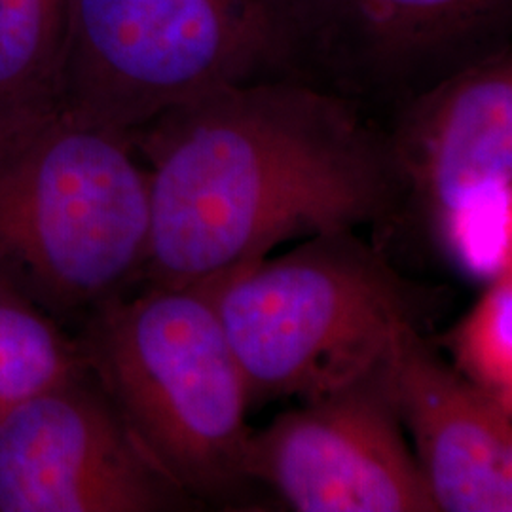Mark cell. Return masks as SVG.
Wrapping results in <instances>:
<instances>
[{"label":"cell","mask_w":512,"mask_h":512,"mask_svg":"<svg viewBox=\"0 0 512 512\" xmlns=\"http://www.w3.org/2000/svg\"><path fill=\"white\" fill-rule=\"evenodd\" d=\"M148 230L128 135L63 112L0 135V283L59 323L141 283Z\"/></svg>","instance_id":"2"},{"label":"cell","mask_w":512,"mask_h":512,"mask_svg":"<svg viewBox=\"0 0 512 512\" xmlns=\"http://www.w3.org/2000/svg\"><path fill=\"white\" fill-rule=\"evenodd\" d=\"M431 342L448 351L461 376L512 410V260L488 279L471 310Z\"/></svg>","instance_id":"13"},{"label":"cell","mask_w":512,"mask_h":512,"mask_svg":"<svg viewBox=\"0 0 512 512\" xmlns=\"http://www.w3.org/2000/svg\"><path fill=\"white\" fill-rule=\"evenodd\" d=\"M76 336L93 378L165 475L202 505L245 494L251 401L209 283L122 294Z\"/></svg>","instance_id":"4"},{"label":"cell","mask_w":512,"mask_h":512,"mask_svg":"<svg viewBox=\"0 0 512 512\" xmlns=\"http://www.w3.org/2000/svg\"><path fill=\"white\" fill-rule=\"evenodd\" d=\"M207 283L251 404L308 401L365 376L401 330L427 332L446 298L399 274L355 230L313 234Z\"/></svg>","instance_id":"3"},{"label":"cell","mask_w":512,"mask_h":512,"mask_svg":"<svg viewBox=\"0 0 512 512\" xmlns=\"http://www.w3.org/2000/svg\"><path fill=\"white\" fill-rule=\"evenodd\" d=\"M245 471L300 512H439L382 363L251 433Z\"/></svg>","instance_id":"8"},{"label":"cell","mask_w":512,"mask_h":512,"mask_svg":"<svg viewBox=\"0 0 512 512\" xmlns=\"http://www.w3.org/2000/svg\"><path fill=\"white\" fill-rule=\"evenodd\" d=\"M148 177L141 283L200 285L275 245L389 226L387 133L346 97L287 78L228 86L165 110L128 135Z\"/></svg>","instance_id":"1"},{"label":"cell","mask_w":512,"mask_h":512,"mask_svg":"<svg viewBox=\"0 0 512 512\" xmlns=\"http://www.w3.org/2000/svg\"><path fill=\"white\" fill-rule=\"evenodd\" d=\"M404 230L450 270L490 279L512 260V59L499 48L408 99L387 133Z\"/></svg>","instance_id":"6"},{"label":"cell","mask_w":512,"mask_h":512,"mask_svg":"<svg viewBox=\"0 0 512 512\" xmlns=\"http://www.w3.org/2000/svg\"><path fill=\"white\" fill-rule=\"evenodd\" d=\"M202 507L148 456L90 368L40 391L0 427V512Z\"/></svg>","instance_id":"7"},{"label":"cell","mask_w":512,"mask_h":512,"mask_svg":"<svg viewBox=\"0 0 512 512\" xmlns=\"http://www.w3.org/2000/svg\"><path fill=\"white\" fill-rule=\"evenodd\" d=\"M73 0H0V135L59 112Z\"/></svg>","instance_id":"11"},{"label":"cell","mask_w":512,"mask_h":512,"mask_svg":"<svg viewBox=\"0 0 512 512\" xmlns=\"http://www.w3.org/2000/svg\"><path fill=\"white\" fill-rule=\"evenodd\" d=\"M84 368L78 336L0 283V427L21 404Z\"/></svg>","instance_id":"12"},{"label":"cell","mask_w":512,"mask_h":512,"mask_svg":"<svg viewBox=\"0 0 512 512\" xmlns=\"http://www.w3.org/2000/svg\"><path fill=\"white\" fill-rule=\"evenodd\" d=\"M382 370L439 512H511V408L461 376L414 327L395 336Z\"/></svg>","instance_id":"9"},{"label":"cell","mask_w":512,"mask_h":512,"mask_svg":"<svg viewBox=\"0 0 512 512\" xmlns=\"http://www.w3.org/2000/svg\"><path fill=\"white\" fill-rule=\"evenodd\" d=\"M310 46L306 0H73L59 112L129 135L196 97L281 78Z\"/></svg>","instance_id":"5"},{"label":"cell","mask_w":512,"mask_h":512,"mask_svg":"<svg viewBox=\"0 0 512 512\" xmlns=\"http://www.w3.org/2000/svg\"><path fill=\"white\" fill-rule=\"evenodd\" d=\"M313 46L376 82L440 78L482 55L511 16V0H306Z\"/></svg>","instance_id":"10"}]
</instances>
